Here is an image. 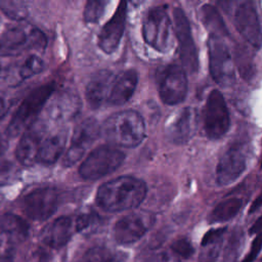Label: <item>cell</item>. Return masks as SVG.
<instances>
[{
  "label": "cell",
  "mask_w": 262,
  "mask_h": 262,
  "mask_svg": "<svg viewBox=\"0 0 262 262\" xmlns=\"http://www.w3.org/2000/svg\"><path fill=\"white\" fill-rule=\"evenodd\" d=\"M225 231H226L225 227L214 228V229L207 231L202 238V243H201L202 247H205V246H208V245H211V244L221 241V237Z\"/></svg>",
  "instance_id": "cell-35"
},
{
  "label": "cell",
  "mask_w": 262,
  "mask_h": 262,
  "mask_svg": "<svg viewBox=\"0 0 262 262\" xmlns=\"http://www.w3.org/2000/svg\"><path fill=\"white\" fill-rule=\"evenodd\" d=\"M67 141L68 130L66 128H59L53 133L46 134L39 149L37 163L46 166L53 165L63 154Z\"/></svg>",
  "instance_id": "cell-21"
},
{
  "label": "cell",
  "mask_w": 262,
  "mask_h": 262,
  "mask_svg": "<svg viewBox=\"0 0 262 262\" xmlns=\"http://www.w3.org/2000/svg\"><path fill=\"white\" fill-rule=\"evenodd\" d=\"M261 167H262V162H261Z\"/></svg>",
  "instance_id": "cell-45"
},
{
  "label": "cell",
  "mask_w": 262,
  "mask_h": 262,
  "mask_svg": "<svg viewBox=\"0 0 262 262\" xmlns=\"http://www.w3.org/2000/svg\"><path fill=\"white\" fill-rule=\"evenodd\" d=\"M45 118L53 124H64L74 119L81 108L79 95L73 90H61L48 99L45 104Z\"/></svg>",
  "instance_id": "cell-13"
},
{
  "label": "cell",
  "mask_w": 262,
  "mask_h": 262,
  "mask_svg": "<svg viewBox=\"0 0 262 262\" xmlns=\"http://www.w3.org/2000/svg\"><path fill=\"white\" fill-rule=\"evenodd\" d=\"M156 84L162 101L175 105L185 99L187 93L186 74L180 66L170 63L158 68Z\"/></svg>",
  "instance_id": "cell-7"
},
{
  "label": "cell",
  "mask_w": 262,
  "mask_h": 262,
  "mask_svg": "<svg viewBox=\"0 0 262 262\" xmlns=\"http://www.w3.org/2000/svg\"><path fill=\"white\" fill-rule=\"evenodd\" d=\"M173 20L183 70L189 74H195L199 70L198 49L191 35L187 16L180 7H175L173 9Z\"/></svg>",
  "instance_id": "cell-10"
},
{
  "label": "cell",
  "mask_w": 262,
  "mask_h": 262,
  "mask_svg": "<svg viewBox=\"0 0 262 262\" xmlns=\"http://www.w3.org/2000/svg\"><path fill=\"white\" fill-rule=\"evenodd\" d=\"M262 230V215L255 221V223L251 226V228L249 229V233L250 234H254V233H260V231Z\"/></svg>",
  "instance_id": "cell-41"
},
{
  "label": "cell",
  "mask_w": 262,
  "mask_h": 262,
  "mask_svg": "<svg viewBox=\"0 0 262 262\" xmlns=\"http://www.w3.org/2000/svg\"><path fill=\"white\" fill-rule=\"evenodd\" d=\"M127 254L115 251L107 247L96 246L88 249L82 257L81 262H124Z\"/></svg>",
  "instance_id": "cell-27"
},
{
  "label": "cell",
  "mask_w": 262,
  "mask_h": 262,
  "mask_svg": "<svg viewBox=\"0 0 262 262\" xmlns=\"http://www.w3.org/2000/svg\"><path fill=\"white\" fill-rule=\"evenodd\" d=\"M196 127V113L190 106L182 107L167 122L166 134L175 144L186 143L194 134Z\"/></svg>",
  "instance_id": "cell-19"
},
{
  "label": "cell",
  "mask_w": 262,
  "mask_h": 262,
  "mask_svg": "<svg viewBox=\"0 0 262 262\" xmlns=\"http://www.w3.org/2000/svg\"><path fill=\"white\" fill-rule=\"evenodd\" d=\"M261 249H262V232H260L256 235V237L252 242L249 253L245 256V258L243 259L242 262H253L257 258Z\"/></svg>",
  "instance_id": "cell-36"
},
{
  "label": "cell",
  "mask_w": 262,
  "mask_h": 262,
  "mask_svg": "<svg viewBox=\"0 0 262 262\" xmlns=\"http://www.w3.org/2000/svg\"><path fill=\"white\" fill-rule=\"evenodd\" d=\"M29 224L19 216L12 213H5L0 216V237L8 243L17 244L27 238Z\"/></svg>",
  "instance_id": "cell-24"
},
{
  "label": "cell",
  "mask_w": 262,
  "mask_h": 262,
  "mask_svg": "<svg viewBox=\"0 0 262 262\" xmlns=\"http://www.w3.org/2000/svg\"><path fill=\"white\" fill-rule=\"evenodd\" d=\"M168 261H169V257L164 252L154 254L145 260V262H168Z\"/></svg>",
  "instance_id": "cell-38"
},
{
  "label": "cell",
  "mask_w": 262,
  "mask_h": 262,
  "mask_svg": "<svg viewBox=\"0 0 262 262\" xmlns=\"http://www.w3.org/2000/svg\"><path fill=\"white\" fill-rule=\"evenodd\" d=\"M0 262H14V256L11 252H6L0 255Z\"/></svg>",
  "instance_id": "cell-42"
},
{
  "label": "cell",
  "mask_w": 262,
  "mask_h": 262,
  "mask_svg": "<svg viewBox=\"0 0 262 262\" xmlns=\"http://www.w3.org/2000/svg\"><path fill=\"white\" fill-rule=\"evenodd\" d=\"M13 173V166L11 163H2L0 165V185L7 183Z\"/></svg>",
  "instance_id": "cell-37"
},
{
  "label": "cell",
  "mask_w": 262,
  "mask_h": 262,
  "mask_svg": "<svg viewBox=\"0 0 262 262\" xmlns=\"http://www.w3.org/2000/svg\"><path fill=\"white\" fill-rule=\"evenodd\" d=\"M234 24L244 37L254 48L259 49L262 45V30L257 10L252 2H243L235 9Z\"/></svg>",
  "instance_id": "cell-17"
},
{
  "label": "cell",
  "mask_w": 262,
  "mask_h": 262,
  "mask_svg": "<svg viewBox=\"0 0 262 262\" xmlns=\"http://www.w3.org/2000/svg\"><path fill=\"white\" fill-rule=\"evenodd\" d=\"M221 250V241L204 247L200 254L199 262H216Z\"/></svg>",
  "instance_id": "cell-33"
},
{
  "label": "cell",
  "mask_w": 262,
  "mask_h": 262,
  "mask_svg": "<svg viewBox=\"0 0 262 262\" xmlns=\"http://www.w3.org/2000/svg\"><path fill=\"white\" fill-rule=\"evenodd\" d=\"M125 160V154L111 145L93 149L79 167V174L85 180H97L117 170Z\"/></svg>",
  "instance_id": "cell-6"
},
{
  "label": "cell",
  "mask_w": 262,
  "mask_h": 262,
  "mask_svg": "<svg viewBox=\"0 0 262 262\" xmlns=\"http://www.w3.org/2000/svg\"><path fill=\"white\" fill-rule=\"evenodd\" d=\"M43 69H44L43 60L37 55H31L19 67L18 76L21 80H27L39 74L40 72H42Z\"/></svg>",
  "instance_id": "cell-29"
},
{
  "label": "cell",
  "mask_w": 262,
  "mask_h": 262,
  "mask_svg": "<svg viewBox=\"0 0 262 262\" xmlns=\"http://www.w3.org/2000/svg\"><path fill=\"white\" fill-rule=\"evenodd\" d=\"M60 201L59 190L53 187L37 188L26 194L21 201V210L32 220L43 221L56 211Z\"/></svg>",
  "instance_id": "cell-11"
},
{
  "label": "cell",
  "mask_w": 262,
  "mask_h": 262,
  "mask_svg": "<svg viewBox=\"0 0 262 262\" xmlns=\"http://www.w3.org/2000/svg\"><path fill=\"white\" fill-rule=\"evenodd\" d=\"M201 20L210 33V36H216L223 39L228 36L225 23L217 8L213 5L205 4L201 7Z\"/></svg>",
  "instance_id": "cell-25"
},
{
  "label": "cell",
  "mask_w": 262,
  "mask_h": 262,
  "mask_svg": "<svg viewBox=\"0 0 262 262\" xmlns=\"http://www.w3.org/2000/svg\"><path fill=\"white\" fill-rule=\"evenodd\" d=\"M154 223L151 215L132 213L119 219L114 226V237L120 245L138 242Z\"/></svg>",
  "instance_id": "cell-16"
},
{
  "label": "cell",
  "mask_w": 262,
  "mask_h": 262,
  "mask_svg": "<svg viewBox=\"0 0 262 262\" xmlns=\"http://www.w3.org/2000/svg\"><path fill=\"white\" fill-rule=\"evenodd\" d=\"M96 218H97V216L92 212L80 214L75 221L76 230L83 231V230L89 228L96 221Z\"/></svg>",
  "instance_id": "cell-34"
},
{
  "label": "cell",
  "mask_w": 262,
  "mask_h": 262,
  "mask_svg": "<svg viewBox=\"0 0 262 262\" xmlns=\"http://www.w3.org/2000/svg\"><path fill=\"white\" fill-rule=\"evenodd\" d=\"M142 37L155 50L165 53L172 47V24L165 6L150 8L142 20Z\"/></svg>",
  "instance_id": "cell-5"
},
{
  "label": "cell",
  "mask_w": 262,
  "mask_h": 262,
  "mask_svg": "<svg viewBox=\"0 0 262 262\" xmlns=\"http://www.w3.org/2000/svg\"><path fill=\"white\" fill-rule=\"evenodd\" d=\"M7 145H8L7 140H6L4 137L0 136V157H1V156L4 154V151L6 150Z\"/></svg>",
  "instance_id": "cell-43"
},
{
  "label": "cell",
  "mask_w": 262,
  "mask_h": 262,
  "mask_svg": "<svg viewBox=\"0 0 262 262\" xmlns=\"http://www.w3.org/2000/svg\"><path fill=\"white\" fill-rule=\"evenodd\" d=\"M100 132L108 142L131 148L144 139L145 125L137 112L127 110L110 116L100 127Z\"/></svg>",
  "instance_id": "cell-2"
},
{
  "label": "cell",
  "mask_w": 262,
  "mask_h": 262,
  "mask_svg": "<svg viewBox=\"0 0 262 262\" xmlns=\"http://www.w3.org/2000/svg\"><path fill=\"white\" fill-rule=\"evenodd\" d=\"M209 70L213 80L226 87L234 81V66L230 51L223 38L209 36L208 39Z\"/></svg>",
  "instance_id": "cell-8"
},
{
  "label": "cell",
  "mask_w": 262,
  "mask_h": 262,
  "mask_svg": "<svg viewBox=\"0 0 262 262\" xmlns=\"http://www.w3.org/2000/svg\"><path fill=\"white\" fill-rule=\"evenodd\" d=\"M73 220L68 216H60L48 224L42 231V241L52 249L64 247L73 234Z\"/></svg>",
  "instance_id": "cell-22"
},
{
  "label": "cell",
  "mask_w": 262,
  "mask_h": 262,
  "mask_svg": "<svg viewBox=\"0 0 262 262\" xmlns=\"http://www.w3.org/2000/svg\"><path fill=\"white\" fill-rule=\"evenodd\" d=\"M229 126V113L224 97L219 90L214 89L209 93L205 105V133L209 139H220L227 133Z\"/></svg>",
  "instance_id": "cell-9"
},
{
  "label": "cell",
  "mask_w": 262,
  "mask_h": 262,
  "mask_svg": "<svg viewBox=\"0 0 262 262\" xmlns=\"http://www.w3.org/2000/svg\"><path fill=\"white\" fill-rule=\"evenodd\" d=\"M0 10L9 18L20 21L28 15V7L24 1H0Z\"/></svg>",
  "instance_id": "cell-28"
},
{
  "label": "cell",
  "mask_w": 262,
  "mask_h": 262,
  "mask_svg": "<svg viewBox=\"0 0 262 262\" xmlns=\"http://www.w3.org/2000/svg\"><path fill=\"white\" fill-rule=\"evenodd\" d=\"M145 195V183L125 175L102 183L96 192V204L103 211L121 212L138 207Z\"/></svg>",
  "instance_id": "cell-1"
},
{
  "label": "cell",
  "mask_w": 262,
  "mask_h": 262,
  "mask_svg": "<svg viewBox=\"0 0 262 262\" xmlns=\"http://www.w3.org/2000/svg\"><path fill=\"white\" fill-rule=\"evenodd\" d=\"M0 72H1V67H0Z\"/></svg>",
  "instance_id": "cell-44"
},
{
  "label": "cell",
  "mask_w": 262,
  "mask_h": 262,
  "mask_svg": "<svg viewBox=\"0 0 262 262\" xmlns=\"http://www.w3.org/2000/svg\"><path fill=\"white\" fill-rule=\"evenodd\" d=\"M243 238V231L237 230L232 232L229 237L227 247L224 253V262H234L236 259V255L238 253V249L241 248V243Z\"/></svg>",
  "instance_id": "cell-31"
},
{
  "label": "cell",
  "mask_w": 262,
  "mask_h": 262,
  "mask_svg": "<svg viewBox=\"0 0 262 262\" xmlns=\"http://www.w3.org/2000/svg\"><path fill=\"white\" fill-rule=\"evenodd\" d=\"M100 133V127L93 118H87L79 123L72 137L71 144L62 160L64 167H72L84 156L87 148L96 140Z\"/></svg>",
  "instance_id": "cell-12"
},
{
  "label": "cell",
  "mask_w": 262,
  "mask_h": 262,
  "mask_svg": "<svg viewBox=\"0 0 262 262\" xmlns=\"http://www.w3.org/2000/svg\"><path fill=\"white\" fill-rule=\"evenodd\" d=\"M246 167L247 157L243 144H232L221 156L217 164L216 181L218 185L225 186L234 182L245 172Z\"/></svg>",
  "instance_id": "cell-14"
},
{
  "label": "cell",
  "mask_w": 262,
  "mask_h": 262,
  "mask_svg": "<svg viewBox=\"0 0 262 262\" xmlns=\"http://www.w3.org/2000/svg\"><path fill=\"white\" fill-rule=\"evenodd\" d=\"M262 207V190L258 194V196L255 199V201L252 203L250 209H249V214L255 213L257 210H259Z\"/></svg>",
  "instance_id": "cell-40"
},
{
  "label": "cell",
  "mask_w": 262,
  "mask_h": 262,
  "mask_svg": "<svg viewBox=\"0 0 262 262\" xmlns=\"http://www.w3.org/2000/svg\"><path fill=\"white\" fill-rule=\"evenodd\" d=\"M107 2L101 0H90L86 3L83 16L84 20L88 24L97 23L102 16Z\"/></svg>",
  "instance_id": "cell-30"
},
{
  "label": "cell",
  "mask_w": 262,
  "mask_h": 262,
  "mask_svg": "<svg viewBox=\"0 0 262 262\" xmlns=\"http://www.w3.org/2000/svg\"><path fill=\"white\" fill-rule=\"evenodd\" d=\"M138 82V75L134 70H126L115 77L108 104L122 105L126 103L133 95Z\"/></svg>",
  "instance_id": "cell-23"
},
{
  "label": "cell",
  "mask_w": 262,
  "mask_h": 262,
  "mask_svg": "<svg viewBox=\"0 0 262 262\" xmlns=\"http://www.w3.org/2000/svg\"><path fill=\"white\" fill-rule=\"evenodd\" d=\"M127 17V3L121 1L112 18L102 27L97 38L99 48L106 54H111L118 48L125 31Z\"/></svg>",
  "instance_id": "cell-18"
},
{
  "label": "cell",
  "mask_w": 262,
  "mask_h": 262,
  "mask_svg": "<svg viewBox=\"0 0 262 262\" xmlns=\"http://www.w3.org/2000/svg\"><path fill=\"white\" fill-rule=\"evenodd\" d=\"M9 105H10L9 100L0 94V119H2L5 116V114L9 108Z\"/></svg>",
  "instance_id": "cell-39"
},
{
  "label": "cell",
  "mask_w": 262,
  "mask_h": 262,
  "mask_svg": "<svg viewBox=\"0 0 262 262\" xmlns=\"http://www.w3.org/2000/svg\"><path fill=\"white\" fill-rule=\"evenodd\" d=\"M45 34L32 26L11 25L0 35V57L17 56L31 49L43 50L46 47Z\"/></svg>",
  "instance_id": "cell-3"
},
{
  "label": "cell",
  "mask_w": 262,
  "mask_h": 262,
  "mask_svg": "<svg viewBox=\"0 0 262 262\" xmlns=\"http://www.w3.org/2000/svg\"><path fill=\"white\" fill-rule=\"evenodd\" d=\"M115 77L108 70H100L91 77L86 86L85 96L92 108H99L107 103Z\"/></svg>",
  "instance_id": "cell-20"
},
{
  "label": "cell",
  "mask_w": 262,
  "mask_h": 262,
  "mask_svg": "<svg viewBox=\"0 0 262 262\" xmlns=\"http://www.w3.org/2000/svg\"><path fill=\"white\" fill-rule=\"evenodd\" d=\"M171 249L173 250V252H175L177 255L184 259H188L194 253V249L191 243L185 237L178 238L173 242V244L171 245Z\"/></svg>",
  "instance_id": "cell-32"
},
{
  "label": "cell",
  "mask_w": 262,
  "mask_h": 262,
  "mask_svg": "<svg viewBox=\"0 0 262 262\" xmlns=\"http://www.w3.org/2000/svg\"><path fill=\"white\" fill-rule=\"evenodd\" d=\"M54 92L55 83H46L31 91L10 119L6 129L7 136L15 137L25 132L36 121L37 115Z\"/></svg>",
  "instance_id": "cell-4"
},
{
  "label": "cell",
  "mask_w": 262,
  "mask_h": 262,
  "mask_svg": "<svg viewBox=\"0 0 262 262\" xmlns=\"http://www.w3.org/2000/svg\"><path fill=\"white\" fill-rule=\"evenodd\" d=\"M47 132V123L43 119H37L23 133L15 149V157L21 165L32 166L37 163L39 149Z\"/></svg>",
  "instance_id": "cell-15"
},
{
  "label": "cell",
  "mask_w": 262,
  "mask_h": 262,
  "mask_svg": "<svg viewBox=\"0 0 262 262\" xmlns=\"http://www.w3.org/2000/svg\"><path fill=\"white\" fill-rule=\"evenodd\" d=\"M243 201L239 198H230L219 203L211 212L209 220L211 223L225 222L232 219L239 212Z\"/></svg>",
  "instance_id": "cell-26"
}]
</instances>
